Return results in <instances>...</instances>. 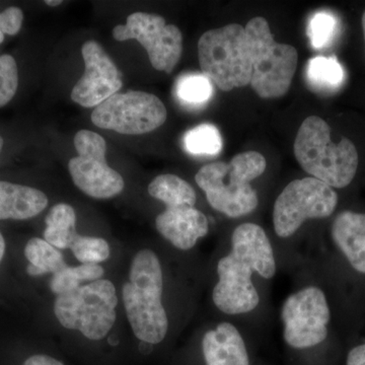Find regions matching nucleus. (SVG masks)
I'll list each match as a JSON object with an SVG mask.
<instances>
[{
    "label": "nucleus",
    "mask_w": 365,
    "mask_h": 365,
    "mask_svg": "<svg viewBox=\"0 0 365 365\" xmlns=\"http://www.w3.org/2000/svg\"><path fill=\"white\" fill-rule=\"evenodd\" d=\"M271 279L276 274L275 255L260 225L246 222L235 227L232 250L217 264L218 282L212 292L215 307L227 314H248L260 304L253 274Z\"/></svg>",
    "instance_id": "f257e3e1"
},
{
    "label": "nucleus",
    "mask_w": 365,
    "mask_h": 365,
    "mask_svg": "<svg viewBox=\"0 0 365 365\" xmlns=\"http://www.w3.org/2000/svg\"><path fill=\"white\" fill-rule=\"evenodd\" d=\"M267 162L258 151L239 153L230 163L216 162L198 170L195 181L208 203L230 218L248 215L258 207L259 198L251 182L262 176Z\"/></svg>",
    "instance_id": "f03ea898"
},
{
    "label": "nucleus",
    "mask_w": 365,
    "mask_h": 365,
    "mask_svg": "<svg viewBox=\"0 0 365 365\" xmlns=\"http://www.w3.org/2000/svg\"><path fill=\"white\" fill-rule=\"evenodd\" d=\"M297 163L307 174L332 188L351 184L359 169V153L349 139L331 140V128L321 117H307L300 125L294 144Z\"/></svg>",
    "instance_id": "7ed1b4c3"
},
{
    "label": "nucleus",
    "mask_w": 365,
    "mask_h": 365,
    "mask_svg": "<svg viewBox=\"0 0 365 365\" xmlns=\"http://www.w3.org/2000/svg\"><path fill=\"white\" fill-rule=\"evenodd\" d=\"M198 59L202 74L222 91L251 83L253 59L246 29L239 24L204 33L198 41Z\"/></svg>",
    "instance_id": "20e7f679"
},
{
    "label": "nucleus",
    "mask_w": 365,
    "mask_h": 365,
    "mask_svg": "<svg viewBox=\"0 0 365 365\" xmlns=\"http://www.w3.org/2000/svg\"><path fill=\"white\" fill-rule=\"evenodd\" d=\"M245 29L253 59L250 86L262 98L283 97L292 86L299 53L294 46L274 40L266 19H252Z\"/></svg>",
    "instance_id": "39448f33"
},
{
    "label": "nucleus",
    "mask_w": 365,
    "mask_h": 365,
    "mask_svg": "<svg viewBox=\"0 0 365 365\" xmlns=\"http://www.w3.org/2000/svg\"><path fill=\"white\" fill-rule=\"evenodd\" d=\"M117 304L114 284L100 279L57 295L54 313L64 328L78 330L90 340H102L116 321Z\"/></svg>",
    "instance_id": "423d86ee"
},
{
    "label": "nucleus",
    "mask_w": 365,
    "mask_h": 365,
    "mask_svg": "<svg viewBox=\"0 0 365 365\" xmlns=\"http://www.w3.org/2000/svg\"><path fill=\"white\" fill-rule=\"evenodd\" d=\"M338 195L332 187L313 177L294 180L283 189L274 203V232L281 237L294 235L304 222L333 215Z\"/></svg>",
    "instance_id": "0eeeda50"
},
{
    "label": "nucleus",
    "mask_w": 365,
    "mask_h": 365,
    "mask_svg": "<svg viewBox=\"0 0 365 365\" xmlns=\"http://www.w3.org/2000/svg\"><path fill=\"white\" fill-rule=\"evenodd\" d=\"M167 117V109L157 96L130 91L115 93L97 106L91 113V122L98 128L141 135L160 128Z\"/></svg>",
    "instance_id": "6e6552de"
},
{
    "label": "nucleus",
    "mask_w": 365,
    "mask_h": 365,
    "mask_svg": "<svg viewBox=\"0 0 365 365\" xmlns=\"http://www.w3.org/2000/svg\"><path fill=\"white\" fill-rule=\"evenodd\" d=\"M283 338L294 349L321 344L328 336L331 312L321 288L309 287L290 294L281 311Z\"/></svg>",
    "instance_id": "1a4fd4ad"
},
{
    "label": "nucleus",
    "mask_w": 365,
    "mask_h": 365,
    "mask_svg": "<svg viewBox=\"0 0 365 365\" xmlns=\"http://www.w3.org/2000/svg\"><path fill=\"white\" fill-rule=\"evenodd\" d=\"M78 157L69 160L68 169L74 184L86 195L109 199L123 191V178L106 160L107 143L100 134L81 130L74 136Z\"/></svg>",
    "instance_id": "9d476101"
},
{
    "label": "nucleus",
    "mask_w": 365,
    "mask_h": 365,
    "mask_svg": "<svg viewBox=\"0 0 365 365\" xmlns=\"http://www.w3.org/2000/svg\"><path fill=\"white\" fill-rule=\"evenodd\" d=\"M115 40H136L145 48L153 68L165 73L174 71L182 53V35L180 29L167 25L163 16L155 14L133 13L126 25L113 29Z\"/></svg>",
    "instance_id": "9b49d317"
},
{
    "label": "nucleus",
    "mask_w": 365,
    "mask_h": 365,
    "mask_svg": "<svg viewBox=\"0 0 365 365\" xmlns=\"http://www.w3.org/2000/svg\"><path fill=\"white\" fill-rule=\"evenodd\" d=\"M86 69L71 91L74 103L83 108L102 104L122 88V74L102 46L88 41L81 48Z\"/></svg>",
    "instance_id": "f8f14e48"
},
{
    "label": "nucleus",
    "mask_w": 365,
    "mask_h": 365,
    "mask_svg": "<svg viewBox=\"0 0 365 365\" xmlns=\"http://www.w3.org/2000/svg\"><path fill=\"white\" fill-rule=\"evenodd\" d=\"M163 290H140L130 282L123 287V302L134 335L148 344H158L169 330L162 302Z\"/></svg>",
    "instance_id": "ddd939ff"
},
{
    "label": "nucleus",
    "mask_w": 365,
    "mask_h": 365,
    "mask_svg": "<svg viewBox=\"0 0 365 365\" xmlns=\"http://www.w3.org/2000/svg\"><path fill=\"white\" fill-rule=\"evenodd\" d=\"M155 227L173 246L188 251L208 234L209 223L195 207L165 209L155 220Z\"/></svg>",
    "instance_id": "4468645a"
},
{
    "label": "nucleus",
    "mask_w": 365,
    "mask_h": 365,
    "mask_svg": "<svg viewBox=\"0 0 365 365\" xmlns=\"http://www.w3.org/2000/svg\"><path fill=\"white\" fill-rule=\"evenodd\" d=\"M202 350L206 365H250L248 350L241 333L227 322L205 333Z\"/></svg>",
    "instance_id": "2eb2a0df"
},
{
    "label": "nucleus",
    "mask_w": 365,
    "mask_h": 365,
    "mask_svg": "<svg viewBox=\"0 0 365 365\" xmlns=\"http://www.w3.org/2000/svg\"><path fill=\"white\" fill-rule=\"evenodd\" d=\"M331 235L352 268L365 274V213L342 211L334 220Z\"/></svg>",
    "instance_id": "dca6fc26"
},
{
    "label": "nucleus",
    "mask_w": 365,
    "mask_h": 365,
    "mask_svg": "<svg viewBox=\"0 0 365 365\" xmlns=\"http://www.w3.org/2000/svg\"><path fill=\"white\" fill-rule=\"evenodd\" d=\"M47 205V196L40 190L0 182V220H29L40 215Z\"/></svg>",
    "instance_id": "f3484780"
},
{
    "label": "nucleus",
    "mask_w": 365,
    "mask_h": 365,
    "mask_svg": "<svg viewBox=\"0 0 365 365\" xmlns=\"http://www.w3.org/2000/svg\"><path fill=\"white\" fill-rule=\"evenodd\" d=\"M148 193L165 203L167 209L195 207V190L176 175H160L155 178L148 186Z\"/></svg>",
    "instance_id": "a211bd4d"
},
{
    "label": "nucleus",
    "mask_w": 365,
    "mask_h": 365,
    "mask_svg": "<svg viewBox=\"0 0 365 365\" xmlns=\"http://www.w3.org/2000/svg\"><path fill=\"white\" fill-rule=\"evenodd\" d=\"M45 222V241L56 249H71L78 235L73 207L66 203L57 204L48 213Z\"/></svg>",
    "instance_id": "6ab92c4d"
},
{
    "label": "nucleus",
    "mask_w": 365,
    "mask_h": 365,
    "mask_svg": "<svg viewBox=\"0 0 365 365\" xmlns=\"http://www.w3.org/2000/svg\"><path fill=\"white\" fill-rule=\"evenodd\" d=\"M132 287L140 290H163L162 265L150 250H141L134 257L130 268Z\"/></svg>",
    "instance_id": "aec40b11"
},
{
    "label": "nucleus",
    "mask_w": 365,
    "mask_h": 365,
    "mask_svg": "<svg viewBox=\"0 0 365 365\" xmlns=\"http://www.w3.org/2000/svg\"><path fill=\"white\" fill-rule=\"evenodd\" d=\"M344 78V69L335 56H316L307 62V79L316 90H337L342 86Z\"/></svg>",
    "instance_id": "412c9836"
},
{
    "label": "nucleus",
    "mask_w": 365,
    "mask_h": 365,
    "mask_svg": "<svg viewBox=\"0 0 365 365\" xmlns=\"http://www.w3.org/2000/svg\"><path fill=\"white\" fill-rule=\"evenodd\" d=\"M105 270L97 264H83L78 267L64 268L53 275L50 287L53 294L60 295L72 292L81 287L86 281L100 280L104 276Z\"/></svg>",
    "instance_id": "4be33fe9"
},
{
    "label": "nucleus",
    "mask_w": 365,
    "mask_h": 365,
    "mask_svg": "<svg viewBox=\"0 0 365 365\" xmlns=\"http://www.w3.org/2000/svg\"><path fill=\"white\" fill-rule=\"evenodd\" d=\"M184 146L191 155H216L222 151V134L215 125H198L186 132Z\"/></svg>",
    "instance_id": "5701e85b"
},
{
    "label": "nucleus",
    "mask_w": 365,
    "mask_h": 365,
    "mask_svg": "<svg viewBox=\"0 0 365 365\" xmlns=\"http://www.w3.org/2000/svg\"><path fill=\"white\" fill-rule=\"evenodd\" d=\"M176 93L182 104L202 106L212 97L213 83L204 74H184L177 81Z\"/></svg>",
    "instance_id": "b1692460"
},
{
    "label": "nucleus",
    "mask_w": 365,
    "mask_h": 365,
    "mask_svg": "<svg viewBox=\"0 0 365 365\" xmlns=\"http://www.w3.org/2000/svg\"><path fill=\"white\" fill-rule=\"evenodd\" d=\"M25 255L31 265L41 269L45 274H55L67 267L58 250L39 237H34L28 242Z\"/></svg>",
    "instance_id": "393cba45"
},
{
    "label": "nucleus",
    "mask_w": 365,
    "mask_h": 365,
    "mask_svg": "<svg viewBox=\"0 0 365 365\" xmlns=\"http://www.w3.org/2000/svg\"><path fill=\"white\" fill-rule=\"evenodd\" d=\"M71 250L76 258L83 264H98L110 257L109 244L101 237L78 235Z\"/></svg>",
    "instance_id": "a878e982"
},
{
    "label": "nucleus",
    "mask_w": 365,
    "mask_h": 365,
    "mask_svg": "<svg viewBox=\"0 0 365 365\" xmlns=\"http://www.w3.org/2000/svg\"><path fill=\"white\" fill-rule=\"evenodd\" d=\"M338 28L337 19L328 11H319L307 25V35L314 49H323L332 42Z\"/></svg>",
    "instance_id": "bb28decb"
},
{
    "label": "nucleus",
    "mask_w": 365,
    "mask_h": 365,
    "mask_svg": "<svg viewBox=\"0 0 365 365\" xmlns=\"http://www.w3.org/2000/svg\"><path fill=\"white\" fill-rule=\"evenodd\" d=\"M19 86V72L16 60L11 55L0 56V108L11 102Z\"/></svg>",
    "instance_id": "cd10ccee"
},
{
    "label": "nucleus",
    "mask_w": 365,
    "mask_h": 365,
    "mask_svg": "<svg viewBox=\"0 0 365 365\" xmlns=\"http://www.w3.org/2000/svg\"><path fill=\"white\" fill-rule=\"evenodd\" d=\"M24 14L19 7L11 6L0 13V31L6 35H16L23 25Z\"/></svg>",
    "instance_id": "c85d7f7f"
},
{
    "label": "nucleus",
    "mask_w": 365,
    "mask_h": 365,
    "mask_svg": "<svg viewBox=\"0 0 365 365\" xmlns=\"http://www.w3.org/2000/svg\"><path fill=\"white\" fill-rule=\"evenodd\" d=\"M347 365H365V344L356 346L348 353Z\"/></svg>",
    "instance_id": "c756f323"
},
{
    "label": "nucleus",
    "mask_w": 365,
    "mask_h": 365,
    "mask_svg": "<svg viewBox=\"0 0 365 365\" xmlns=\"http://www.w3.org/2000/svg\"><path fill=\"white\" fill-rule=\"evenodd\" d=\"M24 365H64L59 360L53 359L51 356L48 355H34L30 359L26 360Z\"/></svg>",
    "instance_id": "7c9ffc66"
},
{
    "label": "nucleus",
    "mask_w": 365,
    "mask_h": 365,
    "mask_svg": "<svg viewBox=\"0 0 365 365\" xmlns=\"http://www.w3.org/2000/svg\"><path fill=\"white\" fill-rule=\"evenodd\" d=\"M26 271H28V273L30 274L31 276L45 275V273L43 272L41 269L36 267V266L31 265V264L28 266V268H26Z\"/></svg>",
    "instance_id": "2f4dec72"
},
{
    "label": "nucleus",
    "mask_w": 365,
    "mask_h": 365,
    "mask_svg": "<svg viewBox=\"0 0 365 365\" xmlns=\"http://www.w3.org/2000/svg\"><path fill=\"white\" fill-rule=\"evenodd\" d=\"M4 252H6V242H4V237H2L1 232H0V262L4 258Z\"/></svg>",
    "instance_id": "473e14b6"
},
{
    "label": "nucleus",
    "mask_w": 365,
    "mask_h": 365,
    "mask_svg": "<svg viewBox=\"0 0 365 365\" xmlns=\"http://www.w3.org/2000/svg\"><path fill=\"white\" fill-rule=\"evenodd\" d=\"M45 4L49 6H58L60 4H63V1H61V0H47V1H45Z\"/></svg>",
    "instance_id": "72a5a7b5"
},
{
    "label": "nucleus",
    "mask_w": 365,
    "mask_h": 365,
    "mask_svg": "<svg viewBox=\"0 0 365 365\" xmlns=\"http://www.w3.org/2000/svg\"><path fill=\"white\" fill-rule=\"evenodd\" d=\"M361 25H362V31H364V43H365V11H364V14H362Z\"/></svg>",
    "instance_id": "f704fd0d"
},
{
    "label": "nucleus",
    "mask_w": 365,
    "mask_h": 365,
    "mask_svg": "<svg viewBox=\"0 0 365 365\" xmlns=\"http://www.w3.org/2000/svg\"><path fill=\"white\" fill-rule=\"evenodd\" d=\"M2 148H4V139L0 136V153H1Z\"/></svg>",
    "instance_id": "c9c22d12"
},
{
    "label": "nucleus",
    "mask_w": 365,
    "mask_h": 365,
    "mask_svg": "<svg viewBox=\"0 0 365 365\" xmlns=\"http://www.w3.org/2000/svg\"><path fill=\"white\" fill-rule=\"evenodd\" d=\"M4 35L2 34L1 31H0V44H1L2 42H4Z\"/></svg>",
    "instance_id": "e433bc0d"
}]
</instances>
